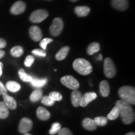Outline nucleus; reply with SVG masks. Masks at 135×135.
<instances>
[{
    "instance_id": "nucleus-40",
    "label": "nucleus",
    "mask_w": 135,
    "mask_h": 135,
    "mask_svg": "<svg viewBox=\"0 0 135 135\" xmlns=\"http://www.w3.org/2000/svg\"><path fill=\"white\" fill-rule=\"evenodd\" d=\"M125 135H135V133L134 132H129V133H126Z\"/></svg>"
},
{
    "instance_id": "nucleus-32",
    "label": "nucleus",
    "mask_w": 135,
    "mask_h": 135,
    "mask_svg": "<svg viewBox=\"0 0 135 135\" xmlns=\"http://www.w3.org/2000/svg\"><path fill=\"white\" fill-rule=\"evenodd\" d=\"M53 41V40H52L51 38H44L43 40H41V41H40V46L42 48V50H45L46 49L47 45H48L49 43H51V42Z\"/></svg>"
},
{
    "instance_id": "nucleus-30",
    "label": "nucleus",
    "mask_w": 135,
    "mask_h": 135,
    "mask_svg": "<svg viewBox=\"0 0 135 135\" xmlns=\"http://www.w3.org/2000/svg\"><path fill=\"white\" fill-rule=\"evenodd\" d=\"M48 97L54 101H60L63 99L61 94L57 91H52L49 94Z\"/></svg>"
},
{
    "instance_id": "nucleus-2",
    "label": "nucleus",
    "mask_w": 135,
    "mask_h": 135,
    "mask_svg": "<svg viewBox=\"0 0 135 135\" xmlns=\"http://www.w3.org/2000/svg\"><path fill=\"white\" fill-rule=\"evenodd\" d=\"M73 67L76 71L81 75H88L93 71V66L88 61L83 58H78L74 61Z\"/></svg>"
},
{
    "instance_id": "nucleus-41",
    "label": "nucleus",
    "mask_w": 135,
    "mask_h": 135,
    "mask_svg": "<svg viewBox=\"0 0 135 135\" xmlns=\"http://www.w3.org/2000/svg\"><path fill=\"white\" fill-rule=\"evenodd\" d=\"M70 1H71V2H76L78 0H70Z\"/></svg>"
},
{
    "instance_id": "nucleus-21",
    "label": "nucleus",
    "mask_w": 135,
    "mask_h": 135,
    "mask_svg": "<svg viewBox=\"0 0 135 135\" xmlns=\"http://www.w3.org/2000/svg\"><path fill=\"white\" fill-rule=\"evenodd\" d=\"M69 51H70V47L67 46L63 47V48L60 49V50L56 53V55L55 56L56 59L58 61L64 60L67 57Z\"/></svg>"
},
{
    "instance_id": "nucleus-19",
    "label": "nucleus",
    "mask_w": 135,
    "mask_h": 135,
    "mask_svg": "<svg viewBox=\"0 0 135 135\" xmlns=\"http://www.w3.org/2000/svg\"><path fill=\"white\" fill-rule=\"evenodd\" d=\"M6 89L7 91H9L10 92L16 93L19 91L21 89V86L20 84L16 81H9L6 83Z\"/></svg>"
},
{
    "instance_id": "nucleus-16",
    "label": "nucleus",
    "mask_w": 135,
    "mask_h": 135,
    "mask_svg": "<svg viewBox=\"0 0 135 135\" xmlns=\"http://www.w3.org/2000/svg\"><path fill=\"white\" fill-rule=\"evenodd\" d=\"M109 91H110V88L108 82L106 80H103L99 83V93L103 97H108Z\"/></svg>"
},
{
    "instance_id": "nucleus-23",
    "label": "nucleus",
    "mask_w": 135,
    "mask_h": 135,
    "mask_svg": "<svg viewBox=\"0 0 135 135\" xmlns=\"http://www.w3.org/2000/svg\"><path fill=\"white\" fill-rule=\"evenodd\" d=\"M100 50V46L99 44L97 42H93L89 45L87 48V53L89 55H93L94 53H97Z\"/></svg>"
},
{
    "instance_id": "nucleus-34",
    "label": "nucleus",
    "mask_w": 135,
    "mask_h": 135,
    "mask_svg": "<svg viewBox=\"0 0 135 135\" xmlns=\"http://www.w3.org/2000/svg\"><path fill=\"white\" fill-rule=\"evenodd\" d=\"M33 55L38 56L40 57H45L46 56V53L45 50H42V49H35L31 51Z\"/></svg>"
},
{
    "instance_id": "nucleus-31",
    "label": "nucleus",
    "mask_w": 135,
    "mask_h": 135,
    "mask_svg": "<svg viewBox=\"0 0 135 135\" xmlns=\"http://www.w3.org/2000/svg\"><path fill=\"white\" fill-rule=\"evenodd\" d=\"M55 101L52 100L48 96H43L41 98V103L44 105H46L47 106H53L55 104Z\"/></svg>"
},
{
    "instance_id": "nucleus-20",
    "label": "nucleus",
    "mask_w": 135,
    "mask_h": 135,
    "mask_svg": "<svg viewBox=\"0 0 135 135\" xmlns=\"http://www.w3.org/2000/svg\"><path fill=\"white\" fill-rule=\"evenodd\" d=\"M43 95V91L42 89L40 88H37L35 90H34L31 93V95H30V101L32 103H36L38 102L39 100L41 99Z\"/></svg>"
},
{
    "instance_id": "nucleus-24",
    "label": "nucleus",
    "mask_w": 135,
    "mask_h": 135,
    "mask_svg": "<svg viewBox=\"0 0 135 135\" xmlns=\"http://www.w3.org/2000/svg\"><path fill=\"white\" fill-rule=\"evenodd\" d=\"M9 109L5 105L3 101L0 102V119H4L9 116Z\"/></svg>"
},
{
    "instance_id": "nucleus-33",
    "label": "nucleus",
    "mask_w": 135,
    "mask_h": 135,
    "mask_svg": "<svg viewBox=\"0 0 135 135\" xmlns=\"http://www.w3.org/2000/svg\"><path fill=\"white\" fill-rule=\"evenodd\" d=\"M34 61H35V58H34V56H33L32 55H28L25 58L24 64L25 66L30 67L33 65Z\"/></svg>"
},
{
    "instance_id": "nucleus-27",
    "label": "nucleus",
    "mask_w": 135,
    "mask_h": 135,
    "mask_svg": "<svg viewBox=\"0 0 135 135\" xmlns=\"http://www.w3.org/2000/svg\"><path fill=\"white\" fill-rule=\"evenodd\" d=\"M18 75L20 78L23 82H31L32 80V76L27 74L23 69H20L18 71Z\"/></svg>"
},
{
    "instance_id": "nucleus-3",
    "label": "nucleus",
    "mask_w": 135,
    "mask_h": 135,
    "mask_svg": "<svg viewBox=\"0 0 135 135\" xmlns=\"http://www.w3.org/2000/svg\"><path fill=\"white\" fill-rule=\"evenodd\" d=\"M118 95L122 100L130 104H135V89L131 86H124L118 90Z\"/></svg>"
},
{
    "instance_id": "nucleus-8",
    "label": "nucleus",
    "mask_w": 135,
    "mask_h": 135,
    "mask_svg": "<svg viewBox=\"0 0 135 135\" xmlns=\"http://www.w3.org/2000/svg\"><path fill=\"white\" fill-rule=\"evenodd\" d=\"M33 123L31 119L28 118H23L20 122L18 131L22 134H25L31 131L33 128Z\"/></svg>"
},
{
    "instance_id": "nucleus-14",
    "label": "nucleus",
    "mask_w": 135,
    "mask_h": 135,
    "mask_svg": "<svg viewBox=\"0 0 135 135\" xmlns=\"http://www.w3.org/2000/svg\"><path fill=\"white\" fill-rule=\"evenodd\" d=\"M36 116L40 120L46 121L50 118L51 114L46 108L40 106L36 110Z\"/></svg>"
},
{
    "instance_id": "nucleus-5",
    "label": "nucleus",
    "mask_w": 135,
    "mask_h": 135,
    "mask_svg": "<svg viewBox=\"0 0 135 135\" xmlns=\"http://www.w3.org/2000/svg\"><path fill=\"white\" fill-rule=\"evenodd\" d=\"M64 23L61 18H56L53 20V23L50 28L51 35L53 36H58L61 35L63 30Z\"/></svg>"
},
{
    "instance_id": "nucleus-11",
    "label": "nucleus",
    "mask_w": 135,
    "mask_h": 135,
    "mask_svg": "<svg viewBox=\"0 0 135 135\" xmlns=\"http://www.w3.org/2000/svg\"><path fill=\"white\" fill-rule=\"evenodd\" d=\"M97 98V93L94 92L86 93L82 96L81 99L80 101V106L81 107H86L88 104L90 103L91 101L94 100Z\"/></svg>"
},
{
    "instance_id": "nucleus-6",
    "label": "nucleus",
    "mask_w": 135,
    "mask_h": 135,
    "mask_svg": "<svg viewBox=\"0 0 135 135\" xmlns=\"http://www.w3.org/2000/svg\"><path fill=\"white\" fill-rule=\"evenodd\" d=\"M60 81L64 86L72 90H77L80 87V83L76 79L71 75H66L61 78Z\"/></svg>"
},
{
    "instance_id": "nucleus-15",
    "label": "nucleus",
    "mask_w": 135,
    "mask_h": 135,
    "mask_svg": "<svg viewBox=\"0 0 135 135\" xmlns=\"http://www.w3.org/2000/svg\"><path fill=\"white\" fill-rule=\"evenodd\" d=\"M83 94L78 90H73L71 93V101L73 106L75 107H78L80 106V101L81 99Z\"/></svg>"
},
{
    "instance_id": "nucleus-18",
    "label": "nucleus",
    "mask_w": 135,
    "mask_h": 135,
    "mask_svg": "<svg viewBox=\"0 0 135 135\" xmlns=\"http://www.w3.org/2000/svg\"><path fill=\"white\" fill-rule=\"evenodd\" d=\"M75 12L79 17L86 16L90 13V8L85 6H76L75 8Z\"/></svg>"
},
{
    "instance_id": "nucleus-4",
    "label": "nucleus",
    "mask_w": 135,
    "mask_h": 135,
    "mask_svg": "<svg viewBox=\"0 0 135 135\" xmlns=\"http://www.w3.org/2000/svg\"><path fill=\"white\" fill-rule=\"evenodd\" d=\"M104 73L108 78H112L116 75V66L111 58H107L104 61Z\"/></svg>"
},
{
    "instance_id": "nucleus-39",
    "label": "nucleus",
    "mask_w": 135,
    "mask_h": 135,
    "mask_svg": "<svg viewBox=\"0 0 135 135\" xmlns=\"http://www.w3.org/2000/svg\"><path fill=\"white\" fill-rule=\"evenodd\" d=\"M4 55H5V52L4 51L0 50V60H1V58H3Z\"/></svg>"
},
{
    "instance_id": "nucleus-10",
    "label": "nucleus",
    "mask_w": 135,
    "mask_h": 135,
    "mask_svg": "<svg viewBox=\"0 0 135 135\" xmlns=\"http://www.w3.org/2000/svg\"><path fill=\"white\" fill-rule=\"evenodd\" d=\"M26 8V5L25 3L22 1H18L16 3H15L11 6V9H10V12L11 14L15 15H20L25 12Z\"/></svg>"
},
{
    "instance_id": "nucleus-28",
    "label": "nucleus",
    "mask_w": 135,
    "mask_h": 135,
    "mask_svg": "<svg viewBox=\"0 0 135 135\" xmlns=\"http://www.w3.org/2000/svg\"><path fill=\"white\" fill-rule=\"evenodd\" d=\"M95 124L98 126H104L108 123V119L106 117L104 116H98V117H96L93 119Z\"/></svg>"
},
{
    "instance_id": "nucleus-26",
    "label": "nucleus",
    "mask_w": 135,
    "mask_h": 135,
    "mask_svg": "<svg viewBox=\"0 0 135 135\" xmlns=\"http://www.w3.org/2000/svg\"><path fill=\"white\" fill-rule=\"evenodd\" d=\"M119 116V109L116 106H115L114 108H113V109H111L110 112L107 115V119L109 120H115L116 119H117L118 116Z\"/></svg>"
},
{
    "instance_id": "nucleus-17",
    "label": "nucleus",
    "mask_w": 135,
    "mask_h": 135,
    "mask_svg": "<svg viewBox=\"0 0 135 135\" xmlns=\"http://www.w3.org/2000/svg\"><path fill=\"white\" fill-rule=\"evenodd\" d=\"M82 125L84 129L89 131H94L97 128V124H95L93 119L89 118H84L82 121Z\"/></svg>"
},
{
    "instance_id": "nucleus-38",
    "label": "nucleus",
    "mask_w": 135,
    "mask_h": 135,
    "mask_svg": "<svg viewBox=\"0 0 135 135\" xmlns=\"http://www.w3.org/2000/svg\"><path fill=\"white\" fill-rule=\"evenodd\" d=\"M3 64L1 62H0V77L1 76L3 73Z\"/></svg>"
},
{
    "instance_id": "nucleus-29",
    "label": "nucleus",
    "mask_w": 135,
    "mask_h": 135,
    "mask_svg": "<svg viewBox=\"0 0 135 135\" xmlns=\"http://www.w3.org/2000/svg\"><path fill=\"white\" fill-rule=\"evenodd\" d=\"M61 129V125L60 123L58 122H55L51 124V128L49 131V133L51 135H54L58 133Z\"/></svg>"
},
{
    "instance_id": "nucleus-35",
    "label": "nucleus",
    "mask_w": 135,
    "mask_h": 135,
    "mask_svg": "<svg viewBox=\"0 0 135 135\" xmlns=\"http://www.w3.org/2000/svg\"><path fill=\"white\" fill-rule=\"evenodd\" d=\"M58 135H73V134L68 128H65L61 129V130L58 133Z\"/></svg>"
},
{
    "instance_id": "nucleus-1",
    "label": "nucleus",
    "mask_w": 135,
    "mask_h": 135,
    "mask_svg": "<svg viewBox=\"0 0 135 135\" xmlns=\"http://www.w3.org/2000/svg\"><path fill=\"white\" fill-rule=\"evenodd\" d=\"M115 105L119 109V116L124 124H129L134 121L135 114L131 104L121 99L116 101Z\"/></svg>"
},
{
    "instance_id": "nucleus-44",
    "label": "nucleus",
    "mask_w": 135,
    "mask_h": 135,
    "mask_svg": "<svg viewBox=\"0 0 135 135\" xmlns=\"http://www.w3.org/2000/svg\"><path fill=\"white\" fill-rule=\"evenodd\" d=\"M48 1H51V0H48Z\"/></svg>"
},
{
    "instance_id": "nucleus-12",
    "label": "nucleus",
    "mask_w": 135,
    "mask_h": 135,
    "mask_svg": "<svg viewBox=\"0 0 135 135\" xmlns=\"http://www.w3.org/2000/svg\"><path fill=\"white\" fill-rule=\"evenodd\" d=\"M112 6L119 11H125L128 8V0H111Z\"/></svg>"
},
{
    "instance_id": "nucleus-37",
    "label": "nucleus",
    "mask_w": 135,
    "mask_h": 135,
    "mask_svg": "<svg viewBox=\"0 0 135 135\" xmlns=\"http://www.w3.org/2000/svg\"><path fill=\"white\" fill-rule=\"evenodd\" d=\"M7 45V43L4 39L0 38V49H3L5 48Z\"/></svg>"
},
{
    "instance_id": "nucleus-36",
    "label": "nucleus",
    "mask_w": 135,
    "mask_h": 135,
    "mask_svg": "<svg viewBox=\"0 0 135 135\" xmlns=\"http://www.w3.org/2000/svg\"><path fill=\"white\" fill-rule=\"evenodd\" d=\"M7 89H6L5 85L2 82L0 81V95H4L5 94H7Z\"/></svg>"
},
{
    "instance_id": "nucleus-9",
    "label": "nucleus",
    "mask_w": 135,
    "mask_h": 135,
    "mask_svg": "<svg viewBox=\"0 0 135 135\" xmlns=\"http://www.w3.org/2000/svg\"><path fill=\"white\" fill-rule=\"evenodd\" d=\"M29 34L31 38L35 41H41L43 38V33L40 27L36 25H33L30 27Z\"/></svg>"
},
{
    "instance_id": "nucleus-42",
    "label": "nucleus",
    "mask_w": 135,
    "mask_h": 135,
    "mask_svg": "<svg viewBox=\"0 0 135 135\" xmlns=\"http://www.w3.org/2000/svg\"><path fill=\"white\" fill-rule=\"evenodd\" d=\"M99 60H102V56H101V55H99Z\"/></svg>"
},
{
    "instance_id": "nucleus-25",
    "label": "nucleus",
    "mask_w": 135,
    "mask_h": 135,
    "mask_svg": "<svg viewBox=\"0 0 135 135\" xmlns=\"http://www.w3.org/2000/svg\"><path fill=\"white\" fill-rule=\"evenodd\" d=\"M10 52H11V55H12L13 57L18 58V57H20L22 55H23L24 50H23V48H22L21 46H16L11 48Z\"/></svg>"
},
{
    "instance_id": "nucleus-43",
    "label": "nucleus",
    "mask_w": 135,
    "mask_h": 135,
    "mask_svg": "<svg viewBox=\"0 0 135 135\" xmlns=\"http://www.w3.org/2000/svg\"><path fill=\"white\" fill-rule=\"evenodd\" d=\"M24 135H32V134H30V133H25Z\"/></svg>"
},
{
    "instance_id": "nucleus-13",
    "label": "nucleus",
    "mask_w": 135,
    "mask_h": 135,
    "mask_svg": "<svg viewBox=\"0 0 135 135\" xmlns=\"http://www.w3.org/2000/svg\"><path fill=\"white\" fill-rule=\"evenodd\" d=\"M3 103L5 105L7 106L8 109H15L17 107V103L14 98L8 95L7 94H5L3 95Z\"/></svg>"
},
{
    "instance_id": "nucleus-22",
    "label": "nucleus",
    "mask_w": 135,
    "mask_h": 135,
    "mask_svg": "<svg viewBox=\"0 0 135 135\" xmlns=\"http://www.w3.org/2000/svg\"><path fill=\"white\" fill-rule=\"evenodd\" d=\"M47 82H48V80L46 78L39 79L35 77H32V80L30 83L33 87L36 88H42L46 85Z\"/></svg>"
},
{
    "instance_id": "nucleus-7",
    "label": "nucleus",
    "mask_w": 135,
    "mask_h": 135,
    "mask_svg": "<svg viewBox=\"0 0 135 135\" xmlns=\"http://www.w3.org/2000/svg\"><path fill=\"white\" fill-rule=\"evenodd\" d=\"M48 12L46 9H40L34 11L30 16V20L32 23H39L44 21L48 16Z\"/></svg>"
}]
</instances>
